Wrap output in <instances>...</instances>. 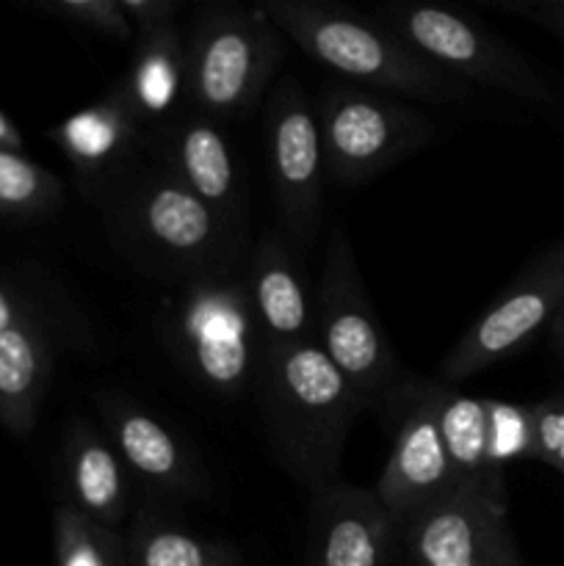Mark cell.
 Masks as SVG:
<instances>
[{
  "label": "cell",
  "instance_id": "31",
  "mask_svg": "<svg viewBox=\"0 0 564 566\" xmlns=\"http://www.w3.org/2000/svg\"><path fill=\"white\" fill-rule=\"evenodd\" d=\"M0 147L3 149H20L22 153V133L14 122L9 119L3 108H0Z\"/></svg>",
  "mask_w": 564,
  "mask_h": 566
},
{
  "label": "cell",
  "instance_id": "26",
  "mask_svg": "<svg viewBox=\"0 0 564 566\" xmlns=\"http://www.w3.org/2000/svg\"><path fill=\"white\" fill-rule=\"evenodd\" d=\"M490 409V451L495 464H506L509 459L534 457V415L531 409L509 407L487 398Z\"/></svg>",
  "mask_w": 564,
  "mask_h": 566
},
{
  "label": "cell",
  "instance_id": "17",
  "mask_svg": "<svg viewBox=\"0 0 564 566\" xmlns=\"http://www.w3.org/2000/svg\"><path fill=\"white\" fill-rule=\"evenodd\" d=\"M160 169L216 210L227 224L241 221V180L224 136L210 119L182 114L160 136Z\"/></svg>",
  "mask_w": 564,
  "mask_h": 566
},
{
  "label": "cell",
  "instance_id": "27",
  "mask_svg": "<svg viewBox=\"0 0 564 566\" xmlns=\"http://www.w3.org/2000/svg\"><path fill=\"white\" fill-rule=\"evenodd\" d=\"M534 415V457L564 473V403H545Z\"/></svg>",
  "mask_w": 564,
  "mask_h": 566
},
{
  "label": "cell",
  "instance_id": "7",
  "mask_svg": "<svg viewBox=\"0 0 564 566\" xmlns=\"http://www.w3.org/2000/svg\"><path fill=\"white\" fill-rule=\"evenodd\" d=\"M326 177L337 186H363L437 136L431 116L390 94L363 86H332L315 108Z\"/></svg>",
  "mask_w": 564,
  "mask_h": 566
},
{
  "label": "cell",
  "instance_id": "11",
  "mask_svg": "<svg viewBox=\"0 0 564 566\" xmlns=\"http://www.w3.org/2000/svg\"><path fill=\"white\" fill-rule=\"evenodd\" d=\"M404 566H523L506 501L451 486L398 528Z\"/></svg>",
  "mask_w": 564,
  "mask_h": 566
},
{
  "label": "cell",
  "instance_id": "6",
  "mask_svg": "<svg viewBox=\"0 0 564 566\" xmlns=\"http://www.w3.org/2000/svg\"><path fill=\"white\" fill-rule=\"evenodd\" d=\"M313 318L315 343L357 392L363 409L390 401L396 392L398 359L385 326L376 318L343 224H335L330 235V252L315 287Z\"/></svg>",
  "mask_w": 564,
  "mask_h": 566
},
{
  "label": "cell",
  "instance_id": "32",
  "mask_svg": "<svg viewBox=\"0 0 564 566\" xmlns=\"http://www.w3.org/2000/svg\"><path fill=\"white\" fill-rule=\"evenodd\" d=\"M553 329H556V343H558V352L564 357V307L558 310V315L553 318Z\"/></svg>",
  "mask_w": 564,
  "mask_h": 566
},
{
  "label": "cell",
  "instance_id": "22",
  "mask_svg": "<svg viewBox=\"0 0 564 566\" xmlns=\"http://www.w3.org/2000/svg\"><path fill=\"white\" fill-rule=\"evenodd\" d=\"M125 536L130 566H241L230 545L180 528L149 506L133 514Z\"/></svg>",
  "mask_w": 564,
  "mask_h": 566
},
{
  "label": "cell",
  "instance_id": "10",
  "mask_svg": "<svg viewBox=\"0 0 564 566\" xmlns=\"http://www.w3.org/2000/svg\"><path fill=\"white\" fill-rule=\"evenodd\" d=\"M265 144L282 227L299 247H310L318 235L324 210L326 160L318 114L296 81L280 83L271 92L265 105Z\"/></svg>",
  "mask_w": 564,
  "mask_h": 566
},
{
  "label": "cell",
  "instance_id": "30",
  "mask_svg": "<svg viewBox=\"0 0 564 566\" xmlns=\"http://www.w3.org/2000/svg\"><path fill=\"white\" fill-rule=\"evenodd\" d=\"M31 315L36 313L28 310V304L22 302L20 293L0 276V332H9L11 326L22 324V321L31 318Z\"/></svg>",
  "mask_w": 564,
  "mask_h": 566
},
{
  "label": "cell",
  "instance_id": "28",
  "mask_svg": "<svg viewBox=\"0 0 564 566\" xmlns=\"http://www.w3.org/2000/svg\"><path fill=\"white\" fill-rule=\"evenodd\" d=\"M122 6H125V14L130 17L133 28H136V36L175 28L177 11H180L177 0H122Z\"/></svg>",
  "mask_w": 564,
  "mask_h": 566
},
{
  "label": "cell",
  "instance_id": "19",
  "mask_svg": "<svg viewBox=\"0 0 564 566\" xmlns=\"http://www.w3.org/2000/svg\"><path fill=\"white\" fill-rule=\"evenodd\" d=\"M142 127L177 119L186 99V36L180 28L138 33L125 81L114 86Z\"/></svg>",
  "mask_w": 564,
  "mask_h": 566
},
{
  "label": "cell",
  "instance_id": "13",
  "mask_svg": "<svg viewBox=\"0 0 564 566\" xmlns=\"http://www.w3.org/2000/svg\"><path fill=\"white\" fill-rule=\"evenodd\" d=\"M144 133L147 127L138 125L125 99L111 92L66 116L48 136L70 164L83 197L100 202L122 191L127 169L144 144Z\"/></svg>",
  "mask_w": 564,
  "mask_h": 566
},
{
  "label": "cell",
  "instance_id": "29",
  "mask_svg": "<svg viewBox=\"0 0 564 566\" xmlns=\"http://www.w3.org/2000/svg\"><path fill=\"white\" fill-rule=\"evenodd\" d=\"M498 9L514 11V14H523L529 20H534L536 25L547 28L553 36H558L564 42V0H540V3H498Z\"/></svg>",
  "mask_w": 564,
  "mask_h": 566
},
{
  "label": "cell",
  "instance_id": "5",
  "mask_svg": "<svg viewBox=\"0 0 564 566\" xmlns=\"http://www.w3.org/2000/svg\"><path fill=\"white\" fill-rule=\"evenodd\" d=\"M166 337L177 363L221 398L241 396L263 357L247 285L232 271L186 282Z\"/></svg>",
  "mask_w": 564,
  "mask_h": 566
},
{
  "label": "cell",
  "instance_id": "9",
  "mask_svg": "<svg viewBox=\"0 0 564 566\" xmlns=\"http://www.w3.org/2000/svg\"><path fill=\"white\" fill-rule=\"evenodd\" d=\"M564 307V241L542 252L484 313L448 348L437 381L446 387L468 381L479 370L501 363L553 324Z\"/></svg>",
  "mask_w": 564,
  "mask_h": 566
},
{
  "label": "cell",
  "instance_id": "3",
  "mask_svg": "<svg viewBox=\"0 0 564 566\" xmlns=\"http://www.w3.org/2000/svg\"><path fill=\"white\" fill-rule=\"evenodd\" d=\"M111 221L138 258L182 280V285L232 271L236 227L166 169L149 171L119 191L111 202Z\"/></svg>",
  "mask_w": 564,
  "mask_h": 566
},
{
  "label": "cell",
  "instance_id": "21",
  "mask_svg": "<svg viewBox=\"0 0 564 566\" xmlns=\"http://www.w3.org/2000/svg\"><path fill=\"white\" fill-rule=\"evenodd\" d=\"M437 415H440V434L442 446H446L453 486L495 497V501H506L503 468L495 464L490 451V409H487V398L459 396L451 387L440 385Z\"/></svg>",
  "mask_w": 564,
  "mask_h": 566
},
{
  "label": "cell",
  "instance_id": "12",
  "mask_svg": "<svg viewBox=\"0 0 564 566\" xmlns=\"http://www.w3.org/2000/svg\"><path fill=\"white\" fill-rule=\"evenodd\" d=\"M396 396L404 398V412L385 470L370 490L396 528H401L418 509L446 495L453 479L437 415L440 381H407L401 390H396Z\"/></svg>",
  "mask_w": 564,
  "mask_h": 566
},
{
  "label": "cell",
  "instance_id": "1",
  "mask_svg": "<svg viewBox=\"0 0 564 566\" xmlns=\"http://www.w3.org/2000/svg\"><path fill=\"white\" fill-rule=\"evenodd\" d=\"M260 412L280 468L318 497L337 484L357 392L315 340L265 348L258 368Z\"/></svg>",
  "mask_w": 564,
  "mask_h": 566
},
{
  "label": "cell",
  "instance_id": "18",
  "mask_svg": "<svg viewBox=\"0 0 564 566\" xmlns=\"http://www.w3.org/2000/svg\"><path fill=\"white\" fill-rule=\"evenodd\" d=\"M243 285H247L249 307L258 324L263 352L315 340L313 302H310L307 285L280 238L269 235L254 247Z\"/></svg>",
  "mask_w": 564,
  "mask_h": 566
},
{
  "label": "cell",
  "instance_id": "16",
  "mask_svg": "<svg viewBox=\"0 0 564 566\" xmlns=\"http://www.w3.org/2000/svg\"><path fill=\"white\" fill-rule=\"evenodd\" d=\"M61 503L108 528H119L130 517L133 481L130 470L116 448L94 426L75 420L64 434L59 459Z\"/></svg>",
  "mask_w": 564,
  "mask_h": 566
},
{
  "label": "cell",
  "instance_id": "25",
  "mask_svg": "<svg viewBox=\"0 0 564 566\" xmlns=\"http://www.w3.org/2000/svg\"><path fill=\"white\" fill-rule=\"evenodd\" d=\"M36 9L116 44L136 42V28L125 14L122 0H44V3H36Z\"/></svg>",
  "mask_w": 564,
  "mask_h": 566
},
{
  "label": "cell",
  "instance_id": "2",
  "mask_svg": "<svg viewBox=\"0 0 564 566\" xmlns=\"http://www.w3.org/2000/svg\"><path fill=\"white\" fill-rule=\"evenodd\" d=\"M258 9L310 59L370 92L424 103H457L470 94L468 83L431 64L390 25L346 6L265 0Z\"/></svg>",
  "mask_w": 564,
  "mask_h": 566
},
{
  "label": "cell",
  "instance_id": "20",
  "mask_svg": "<svg viewBox=\"0 0 564 566\" xmlns=\"http://www.w3.org/2000/svg\"><path fill=\"white\" fill-rule=\"evenodd\" d=\"M50 374L53 352L39 315L0 332V423L11 434H31L48 396Z\"/></svg>",
  "mask_w": 564,
  "mask_h": 566
},
{
  "label": "cell",
  "instance_id": "8",
  "mask_svg": "<svg viewBox=\"0 0 564 566\" xmlns=\"http://www.w3.org/2000/svg\"><path fill=\"white\" fill-rule=\"evenodd\" d=\"M379 17L431 64L468 86L479 83L523 99H551V88L540 72L512 44L462 11L440 3H387Z\"/></svg>",
  "mask_w": 564,
  "mask_h": 566
},
{
  "label": "cell",
  "instance_id": "23",
  "mask_svg": "<svg viewBox=\"0 0 564 566\" xmlns=\"http://www.w3.org/2000/svg\"><path fill=\"white\" fill-rule=\"evenodd\" d=\"M64 202V182L22 155L0 147V216L11 221L44 219Z\"/></svg>",
  "mask_w": 564,
  "mask_h": 566
},
{
  "label": "cell",
  "instance_id": "4",
  "mask_svg": "<svg viewBox=\"0 0 564 566\" xmlns=\"http://www.w3.org/2000/svg\"><path fill=\"white\" fill-rule=\"evenodd\" d=\"M285 55L280 31L260 9H205L186 36V94L194 114L243 119Z\"/></svg>",
  "mask_w": 564,
  "mask_h": 566
},
{
  "label": "cell",
  "instance_id": "24",
  "mask_svg": "<svg viewBox=\"0 0 564 566\" xmlns=\"http://www.w3.org/2000/svg\"><path fill=\"white\" fill-rule=\"evenodd\" d=\"M53 551L55 566H130L125 531L94 523L66 503L53 512Z\"/></svg>",
  "mask_w": 564,
  "mask_h": 566
},
{
  "label": "cell",
  "instance_id": "14",
  "mask_svg": "<svg viewBox=\"0 0 564 566\" xmlns=\"http://www.w3.org/2000/svg\"><path fill=\"white\" fill-rule=\"evenodd\" d=\"M105 437L116 448L133 481L158 501H197L208 492L202 468L186 442L155 415L127 398H100Z\"/></svg>",
  "mask_w": 564,
  "mask_h": 566
},
{
  "label": "cell",
  "instance_id": "15",
  "mask_svg": "<svg viewBox=\"0 0 564 566\" xmlns=\"http://www.w3.org/2000/svg\"><path fill=\"white\" fill-rule=\"evenodd\" d=\"M398 528L368 486L335 484L315 497L313 566H385Z\"/></svg>",
  "mask_w": 564,
  "mask_h": 566
}]
</instances>
